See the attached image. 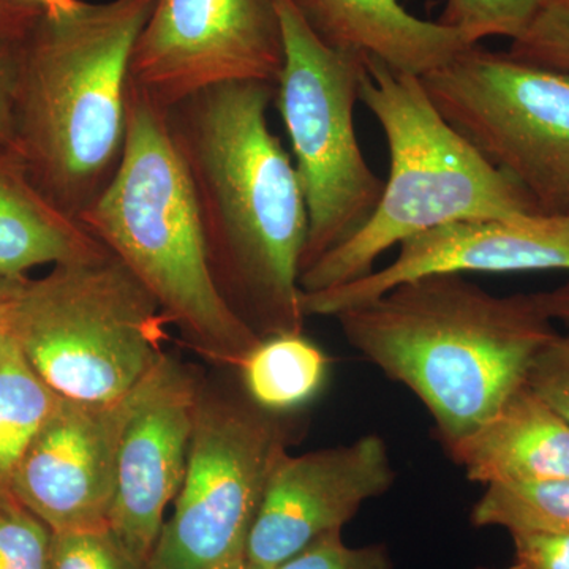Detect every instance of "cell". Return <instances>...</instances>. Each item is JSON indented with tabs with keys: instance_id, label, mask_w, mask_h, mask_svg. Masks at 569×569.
Listing matches in <instances>:
<instances>
[{
	"instance_id": "cell-1",
	"label": "cell",
	"mask_w": 569,
	"mask_h": 569,
	"mask_svg": "<svg viewBox=\"0 0 569 569\" xmlns=\"http://www.w3.org/2000/svg\"><path fill=\"white\" fill-rule=\"evenodd\" d=\"M271 82H230L167 110L216 282L247 323L302 332L309 211L295 162L268 121ZM260 335V332H258Z\"/></svg>"
},
{
	"instance_id": "cell-2",
	"label": "cell",
	"mask_w": 569,
	"mask_h": 569,
	"mask_svg": "<svg viewBox=\"0 0 569 569\" xmlns=\"http://www.w3.org/2000/svg\"><path fill=\"white\" fill-rule=\"evenodd\" d=\"M332 318L358 353L421 400L443 445L526 385L559 332L537 295L496 296L459 274L397 284Z\"/></svg>"
},
{
	"instance_id": "cell-3",
	"label": "cell",
	"mask_w": 569,
	"mask_h": 569,
	"mask_svg": "<svg viewBox=\"0 0 569 569\" xmlns=\"http://www.w3.org/2000/svg\"><path fill=\"white\" fill-rule=\"evenodd\" d=\"M156 0L80 2L41 13L22 44L17 152L32 181L80 220L126 151L130 62Z\"/></svg>"
},
{
	"instance_id": "cell-4",
	"label": "cell",
	"mask_w": 569,
	"mask_h": 569,
	"mask_svg": "<svg viewBox=\"0 0 569 569\" xmlns=\"http://www.w3.org/2000/svg\"><path fill=\"white\" fill-rule=\"evenodd\" d=\"M80 222L132 272L189 346L219 365L242 366L261 336L216 282L167 110L132 82L121 164Z\"/></svg>"
},
{
	"instance_id": "cell-5",
	"label": "cell",
	"mask_w": 569,
	"mask_h": 569,
	"mask_svg": "<svg viewBox=\"0 0 569 569\" xmlns=\"http://www.w3.org/2000/svg\"><path fill=\"white\" fill-rule=\"evenodd\" d=\"M361 102L387 138L388 179L365 227L301 272L302 293L355 282L376 271L389 249L433 228L539 213L529 194L440 114L417 74L366 58Z\"/></svg>"
},
{
	"instance_id": "cell-6",
	"label": "cell",
	"mask_w": 569,
	"mask_h": 569,
	"mask_svg": "<svg viewBox=\"0 0 569 569\" xmlns=\"http://www.w3.org/2000/svg\"><path fill=\"white\" fill-rule=\"evenodd\" d=\"M156 299L108 250L9 280L0 328L54 395L110 403L129 395L164 355Z\"/></svg>"
},
{
	"instance_id": "cell-7",
	"label": "cell",
	"mask_w": 569,
	"mask_h": 569,
	"mask_svg": "<svg viewBox=\"0 0 569 569\" xmlns=\"http://www.w3.org/2000/svg\"><path fill=\"white\" fill-rule=\"evenodd\" d=\"M283 39L274 100L309 211L301 272L365 227L385 181L367 163L355 127L365 56L323 43L291 0H272Z\"/></svg>"
},
{
	"instance_id": "cell-8",
	"label": "cell",
	"mask_w": 569,
	"mask_h": 569,
	"mask_svg": "<svg viewBox=\"0 0 569 569\" xmlns=\"http://www.w3.org/2000/svg\"><path fill=\"white\" fill-rule=\"evenodd\" d=\"M440 114L539 213L569 212V77L475 47L421 77Z\"/></svg>"
},
{
	"instance_id": "cell-9",
	"label": "cell",
	"mask_w": 569,
	"mask_h": 569,
	"mask_svg": "<svg viewBox=\"0 0 569 569\" xmlns=\"http://www.w3.org/2000/svg\"><path fill=\"white\" fill-rule=\"evenodd\" d=\"M284 449L271 411L203 392L186 477L151 569L244 568L269 475Z\"/></svg>"
},
{
	"instance_id": "cell-10",
	"label": "cell",
	"mask_w": 569,
	"mask_h": 569,
	"mask_svg": "<svg viewBox=\"0 0 569 569\" xmlns=\"http://www.w3.org/2000/svg\"><path fill=\"white\" fill-rule=\"evenodd\" d=\"M282 26L272 0H156L130 82L162 110L230 82L276 84Z\"/></svg>"
},
{
	"instance_id": "cell-11",
	"label": "cell",
	"mask_w": 569,
	"mask_h": 569,
	"mask_svg": "<svg viewBox=\"0 0 569 569\" xmlns=\"http://www.w3.org/2000/svg\"><path fill=\"white\" fill-rule=\"evenodd\" d=\"M201 397L197 377L167 353L133 389L108 526L141 559L151 561L181 489Z\"/></svg>"
},
{
	"instance_id": "cell-12",
	"label": "cell",
	"mask_w": 569,
	"mask_h": 569,
	"mask_svg": "<svg viewBox=\"0 0 569 569\" xmlns=\"http://www.w3.org/2000/svg\"><path fill=\"white\" fill-rule=\"evenodd\" d=\"M396 471L383 438L276 460L254 518L246 563L274 569L329 531L342 530L366 501L387 493Z\"/></svg>"
},
{
	"instance_id": "cell-13",
	"label": "cell",
	"mask_w": 569,
	"mask_h": 569,
	"mask_svg": "<svg viewBox=\"0 0 569 569\" xmlns=\"http://www.w3.org/2000/svg\"><path fill=\"white\" fill-rule=\"evenodd\" d=\"M569 271V213L460 220L399 246L396 260L342 287L302 293L306 317L365 305L397 284L436 274Z\"/></svg>"
},
{
	"instance_id": "cell-14",
	"label": "cell",
	"mask_w": 569,
	"mask_h": 569,
	"mask_svg": "<svg viewBox=\"0 0 569 569\" xmlns=\"http://www.w3.org/2000/svg\"><path fill=\"white\" fill-rule=\"evenodd\" d=\"M133 389L110 403L61 397L26 449L14 497L52 533L108 526Z\"/></svg>"
},
{
	"instance_id": "cell-15",
	"label": "cell",
	"mask_w": 569,
	"mask_h": 569,
	"mask_svg": "<svg viewBox=\"0 0 569 569\" xmlns=\"http://www.w3.org/2000/svg\"><path fill=\"white\" fill-rule=\"evenodd\" d=\"M445 448L470 481L485 486L569 478V425L527 385Z\"/></svg>"
},
{
	"instance_id": "cell-16",
	"label": "cell",
	"mask_w": 569,
	"mask_h": 569,
	"mask_svg": "<svg viewBox=\"0 0 569 569\" xmlns=\"http://www.w3.org/2000/svg\"><path fill=\"white\" fill-rule=\"evenodd\" d=\"M313 33L337 51L378 59L421 78L475 47L459 31L419 20L399 0H291Z\"/></svg>"
},
{
	"instance_id": "cell-17",
	"label": "cell",
	"mask_w": 569,
	"mask_h": 569,
	"mask_svg": "<svg viewBox=\"0 0 569 569\" xmlns=\"http://www.w3.org/2000/svg\"><path fill=\"white\" fill-rule=\"evenodd\" d=\"M104 250L80 220L41 192L17 152L0 148V279H20L37 266L70 263Z\"/></svg>"
},
{
	"instance_id": "cell-18",
	"label": "cell",
	"mask_w": 569,
	"mask_h": 569,
	"mask_svg": "<svg viewBox=\"0 0 569 569\" xmlns=\"http://www.w3.org/2000/svg\"><path fill=\"white\" fill-rule=\"evenodd\" d=\"M59 399L0 328V511L22 508L13 490L18 466Z\"/></svg>"
},
{
	"instance_id": "cell-19",
	"label": "cell",
	"mask_w": 569,
	"mask_h": 569,
	"mask_svg": "<svg viewBox=\"0 0 569 569\" xmlns=\"http://www.w3.org/2000/svg\"><path fill=\"white\" fill-rule=\"evenodd\" d=\"M254 406L271 413L306 406L328 377L325 351L302 332L261 337L239 367Z\"/></svg>"
},
{
	"instance_id": "cell-20",
	"label": "cell",
	"mask_w": 569,
	"mask_h": 569,
	"mask_svg": "<svg viewBox=\"0 0 569 569\" xmlns=\"http://www.w3.org/2000/svg\"><path fill=\"white\" fill-rule=\"evenodd\" d=\"M477 527H500L511 533H569V478L522 485L486 486L471 511Z\"/></svg>"
},
{
	"instance_id": "cell-21",
	"label": "cell",
	"mask_w": 569,
	"mask_h": 569,
	"mask_svg": "<svg viewBox=\"0 0 569 569\" xmlns=\"http://www.w3.org/2000/svg\"><path fill=\"white\" fill-rule=\"evenodd\" d=\"M545 0H448L438 24L459 31L471 44L488 37L516 40Z\"/></svg>"
},
{
	"instance_id": "cell-22",
	"label": "cell",
	"mask_w": 569,
	"mask_h": 569,
	"mask_svg": "<svg viewBox=\"0 0 569 569\" xmlns=\"http://www.w3.org/2000/svg\"><path fill=\"white\" fill-rule=\"evenodd\" d=\"M50 569H151L110 526L52 533Z\"/></svg>"
},
{
	"instance_id": "cell-23",
	"label": "cell",
	"mask_w": 569,
	"mask_h": 569,
	"mask_svg": "<svg viewBox=\"0 0 569 569\" xmlns=\"http://www.w3.org/2000/svg\"><path fill=\"white\" fill-rule=\"evenodd\" d=\"M508 54L569 77V0H545Z\"/></svg>"
},
{
	"instance_id": "cell-24",
	"label": "cell",
	"mask_w": 569,
	"mask_h": 569,
	"mask_svg": "<svg viewBox=\"0 0 569 569\" xmlns=\"http://www.w3.org/2000/svg\"><path fill=\"white\" fill-rule=\"evenodd\" d=\"M52 531L24 508L0 511V569H50Z\"/></svg>"
},
{
	"instance_id": "cell-25",
	"label": "cell",
	"mask_w": 569,
	"mask_h": 569,
	"mask_svg": "<svg viewBox=\"0 0 569 569\" xmlns=\"http://www.w3.org/2000/svg\"><path fill=\"white\" fill-rule=\"evenodd\" d=\"M274 569H392L383 546L351 548L342 530L329 531Z\"/></svg>"
},
{
	"instance_id": "cell-26",
	"label": "cell",
	"mask_w": 569,
	"mask_h": 569,
	"mask_svg": "<svg viewBox=\"0 0 569 569\" xmlns=\"http://www.w3.org/2000/svg\"><path fill=\"white\" fill-rule=\"evenodd\" d=\"M526 385L569 425V332H557L538 351Z\"/></svg>"
},
{
	"instance_id": "cell-27",
	"label": "cell",
	"mask_w": 569,
	"mask_h": 569,
	"mask_svg": "<svg viewBox=\"0 0 569 569\" xmlns=\"http://www.w3.org/2000/svg\"><path fill=\"white\" fill-rule=\"evenodd\" d=\"M511 537L516 569H569V533L518 531Z\"/></svg>"
},
{
	"instance_id": "cell-28",
	"label": "cell",
	"mask_w": 569,
	"mask_h": 569,
	"mask_svg": "<svg viewBox=\"0 0 569 569\" xmlns=\"http://www.w3.org/2000/svg\"><path fill=\"white\" fill-rule=\"evenodd\" d=\"M24 39H0V148L13 152L17 151L14 102Z\"/></svg>"
},
{
	"instance_id": "cell-29",
	"label": "cell",
	"mask_w": 569,
	"mask_h": 569,
	"mask_svg": "<svg viewBox=\"0 0 569 569\" xmlns=\"http://www.w3.org/2000/svg\"><path fill=\"white\" fill-rule=\"evenodd\" d=\"M43 13L28 0H0V39H24Z\"/></svg>"
},
{
	"instance_id": "cell-30",
	"label": "cell",
	"mask_w": 569,
	"mask_h": 569,
	"mask_svg": "<svg viewBox=\"0 0 569 569\" xmlns=\"http://www.w3.org/2000/svg\"><path fill=\"white\" fill-rule=\"evenodd\" d=\"M539 305L553 323H561L569 332V280L550 291H539Z\"/></svg>"
},
{
	"instance_id": "cell-31",
	"label": "cell",
	"mask_w": 569,
	"mask_h": 569,
	"mask_svg": "<svg viewBox=\"0 0 569 569\" xmlns=\"http://www.w3.org/2000/svg\"><path fill=\"white\" fill-rule=\"evenodd\" d=\"M28 2L36 3L43 13L54 14L73 9L80 0H28Z\"/></svg>"
},
{
	"instance_id": "cell-32",
	"label": "cell",
	"mask_w": 569,
	"mask_h": 569,
	"mask_svg": "<svg viewBox=\"0 0 569 569\" xmlns=\"http://www.w3.org/2000/svg\"><path fill=\"white\" fill-rule=\"evenodd\" d=\"M11 279H0V309H2L3 296H6L7 284Z\"/></svg>"
},
{
	"instance_id": "cell-33",
	"label": "cell",
	"mask_w": 569,
	"mask_h": 569,
	"mask_svg": "<svg viewBox=\"0 0 569 569\" xmlns=\"http://www.w3.org/2000/svg\"><path fill=\"white\" fill-rule=\"evenodd\" d=\"M242 569H263V568H257V567H252V565H247L246 563V567L242 568Z\"/></svg>"
},
{
	"instance_id": "cell-34",
	"label": "cell",
	"mask_w": 569,
	"mask_h": 569,
	"mask_svg": "<svg viewBox=\"0 0 569 569\" xmlns=\"http://www.w3.org/2000/svg\"><path fill=\"white\" fill-rule=\"evenodd\" d=\"M478 569H496V568H478ZM507 569H516L515 567H509Z\"/></svg>"
},
{
	"instance_id": "cell-35",
	"label": "cell",
	"mask_w": 569,
	"mask_h": 569,
	"mask_svg": "<svg viewBox=\"0 0 569 569\" xmlns=\"http://www.w3.org/2000/svg\"><path fill=\"white\" fill-rule=\"evenodd\" d=\"M569 213V212H568Z\"/></svg>"
}]
</instances>
